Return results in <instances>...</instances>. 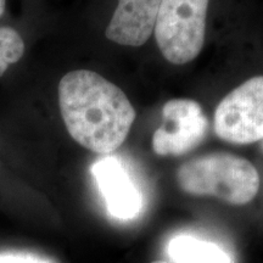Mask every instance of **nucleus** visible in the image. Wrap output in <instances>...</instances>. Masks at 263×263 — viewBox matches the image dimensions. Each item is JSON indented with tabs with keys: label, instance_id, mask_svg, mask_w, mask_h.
<instances>
[{
	"label": "nucleus",
	"instance_id": "nucleus-1",
	"mask_svg": "<svg viewBox=\"0 0 263 263\" xmlns=\"http://www.w3.org/2000/svg\"><path fill=\"white\" fill-rule=\"evenodd\" d=\"M59 105L68 134L100 155L122 145L137 116L122 89L88 70L68 72L61 78Z\"/></svg>",
	"mask_w": 263,
	"mask_h": 263
},
{
	"label": "nucleus",
	"instance_id": "nucleus-2",
	"mask_svg": "<svg viewBox=\"0 0 263 263\" xmlns=\"http://www.w3.org/2000/svg\"><path fill=\"white\" fill-rule=\"evenodd\" d=\"M177 180L186 194L213 196L234 206L251 202L261 184L254 164L227 153L210 154L183 163L177 171Z\"/></svg>",
	"mask_w": 263,
	"mask_h": 263
},
{
	"label": "nucleus",
	"instance_id": "nucleus-3",
	"mask_svg": "<svg viewBox=\"0 0 263 263\" xmlns=\"http://www.w3.org/2000/svg\"><path fill=\"white\" fill-rule=\"evenodd\" d=\"M210 0H161L154 34L163 58L184 65L201 52Z\"/></svg>",
	"mask_w": 263,
	"mask_h": 263
},
{
	"label": "nucleus",
	"instance_id": "nucleus-4",
	"mask_svg": "<svg viewBox=\"0 0 263 263\" xmlns=\"http://www.w3.org/2000/svg\"><path fill=\"white\" fill-rule=\"evenodd\" d=\"M215 133L235 145L263 139V76H255L226 95L216 107Z\"/></svg>",
	"mask_w": 263,
	"mask_h": 263
},
{
	"label": "nucleus",
	"instance_id": "nucleus-5",
	"mask_svg": "<svg viewBox=\"0 0 263 263\" xmlns=\"http://www.w3.org/2000/svg\"><path fill=\"white\" fill-rule=\"evenodd\" d=\"M163 124L153 136V150L160 156H182L199 146L209 132V121L199 103L172 99L162 107Z\"/></svg>",
	"mask_w": 263,
	"mask_h": 263
},
{
	"label": "nucleus",
	"instance_id": "nucleus-6",
	"mask_svg": "<svg viewBox=\"0 0 263 263\" xmlns=\"http://www.w3.org/2000/svg\"><path fill=\"white\" fill-rule=\"evenodd\" d=\"M91 173L111 216L128 221L139 215L143 196L117 157L106 156L97 161L91 167Z\"/></svg>",
	"mask_w": 263,
	"mask_h": 263
},
{
	"label": "nucleus",
	"instance_id": "nucleus-7",
	"mask_svg": "<svg viewBox=\"0 0 263 263\" xmlns=\"http://www.w3.org/2000/svg\"><path fill=\"white\" fill-rule=\"evenodd\" d=\"M161 0H118L106 28L108 41L141 47L154 33Z\"/></svg>",
	"mask_w": 263,
	"mask_h": 263
},
{
	"label": "nucleus",
	"instance_id": "nucleus-8",
	"mask_svg": "<svg viewBox=\"0 0 263 263\" xmlns=\"http://www.w3.org/2000/svg\"><path fill=\"white\" fill-rule=\"evenodd\" d=\"M167 254L174 263H233L219 245L186 234L171 239Z\"/></svg>",
	"mask_w": 263,
	"mask_h": 263
},
{
	"label": "nucleus",
	"instance_id": "nucleus-9",
	"mask_svg": "<svg viewBox=\"0 0 263 263\" xmlns=\"http://www.w3.org/2000/svg\"><path fill=\"white\" fill-rule=\"evenodd\" d=\"M24 52L25 43L21 35L10 27H0V76L24 57Z\"/></svg>",
	"mask_w": 263,
	"mask_h": 263
},
{
	"label": "nucleus",
	"instance_id": "nucleus-10",
	"mask_svg": "<svg viewBox=\"0 0 263 263\" xmlns=\"http://www.w3.org/2000/svg\"><path fill=\"white\" fill-rule=\"evenodd\" d=\"M0 263H42L32 255L26 254H0Z\"/></svg>",
	"mask_w": 263,
	"mask_h": 263
},
{
	"label": "nucleus",
	"instance_id": "nucleus-11",
	"mask_svg": "<svg viewBox=\"0 0 263 263\" xmlns=\"http://www.w3.org/2000/svg\"><path fill=\"white\" fill-rule=\"evenodd\" d=\"M5 3L6 0H0V16L3 15V12H4L5 10Z\"/></svg>",
	"mask_w": 263,
	"mask_h": 263
},
{
	"label": "nucleus",
	"instance_id": "nucleus-12",
	"mask_svg": "<svg viewBox=\"0 0 263 263\" xmlns=\"http://www.w3.org/2000/svg\"><path fill=\"white\" fill-rule=\"evenodd\" d=\"M151 263H168V262H164V261H154V262H151Z\"/></svg>",
	"mask_w": 263,
	"mask_h": 263
}]
</instances>
